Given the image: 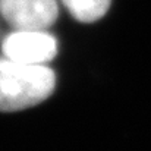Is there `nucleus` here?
Returning a JSON list of instances; mask_svg holds the SVG:
<instances>
[{
	"label": "nucleus",
	"instance_id": "obj_2",
	"mask_svg": "<svg viewBox=\"0 0 151 151\" xmlns=\"http://www.w3.org/2000/svg\"><path fill=\"white\" fill-rule=\"evenodd\" d=\"M3 19L16 31H46L59 15L56 0H0Z\"/></svg>",
	"mask_w": 151,
	"mask_h": 151
},
{
	"label": "nucleus",
	"instance_id": "obj_3",
	"mask_svg": "<svg viewBox=\"0 0 151 151\" xmlns=\"http://www.w3.org/2000/svg\"><path fill=\"white\" fill-rule=\"evenodd\" d=\"M4 57L28 63L46 65L57 53V41L47 31H13L3 38Z\"/></svg>",
	"mask_w": 151,
	"mask_h": 151
},
{
	"label": "nucleus",
	"instance_id": "obj_4",
	"mask_svg": "<svg viewBox=\"0 0 151 151\" xmlns=\"http://www.w3.org/2000/svg\"><path fill=\"white\" fill-rule=\"evenodd\" d=\"M111 0H62L69 13L79 22H96L106 15Z\"/></svg>",
	"mask_w": 151,
	"mask_h": 151
},
{
	"label": "nucleus",
	"instance_id": "obj_1",
	"mask_svg": "<svg viewBox=\"0 0 151 151\" xmlns=\"http://www.w3.org/2000/svg\"><path fill=\"white\" fill-rule=\"evenodd\" d=\"M56 75L46 65L0 59V111H18L49 99Z\"/></svg>",
	"mask_w": 151,
	"mask_h": 151
}]
</instances>
